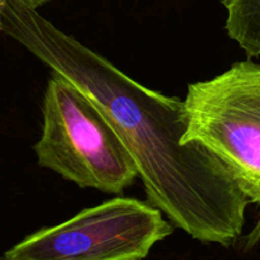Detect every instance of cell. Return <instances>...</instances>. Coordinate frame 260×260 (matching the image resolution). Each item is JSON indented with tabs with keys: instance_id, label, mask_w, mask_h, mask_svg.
Returning <instances> with one entry per match:
<instances>
[{
	"instance_id": "6da1fadb",
	"label": "cell",
	"mask_w": 260,
	"mask_h": 260,
	"mask_svg": "<svg viewBox=\"0 0 260 260\" xmlns=\"http://www.w3.org/2000/svg\"><path fill=\"white\" fill-rule=\"evenodd\" d=\"M2 30L85 94L134 159L147 201L196 240L230 246L250 200L198 142L183 145L184 102L141 85L19 0H0Z\"/></svg>"
},
{
	"instance_id": "7a4b0ae2",
	"label": "cell",
	"mask_w": 260,
	"mask_h": 260,
	"mask_svg": "<svg viewBox=\"0 0 260 260\" xmlns=\"http://www.w3.org/2000/svg\"><path fill=\"white\" fill-rule=\"evenodd\" d=\"M38 164L81 188L122 194L139 170L98 107L58 74H51L43 98Z\"/></svg>"
},
{
	"instance_id": "8992f818",
	"label": "cell",
	"mask_w": 260,
	"mask_h": 260,
	"mask_svg": "<svg viewBox=\"0 0 260 260\" xmlns=\"http://www.w3.org/2000/svg\"><path fill=\"white\" fill-rule=\"evenodd\" d=\"M20 3H23L24 5H27L28 8H30V9H35L37 10L38 7H41V5L46 4V3L51 2V0H19Z\"/></svg>"
},
{
	"instance_id": "52a82bcc",
	"label": "cell",
	"mask_w": 260,
	"mask_h": 260,
	"mask_svg": "<svg viewBox=\"0 0 260 260\" xmlns=\"http://www.w3.org/2000/svg\"><path fill=\"white\" fill-rule=\"evenodd\" d=\"M0 30H2V3H0Z\"/></svg>"
},
{
	"instance_id": "5b68a950",
	"label": "cell",
	"mask_w": 260,
	"mask_h": 260,
	"mask_svg": "<svg viewBox=\"0 0 260 260\" xmlns=\"http://www.w3.org/2000/svg\"><path fill=\"white\" fill-rule=\"evenodd\" d=\"M228 10L226 30L248 58L260 56V0H222Z\"/></svg>"
},
{
	"instance_id": "277c9868",
	"label": "cell",
	"mask_w": 260,
	"mask_h": 260,
	"mask_svg": "<svg viewBox=\"0 0 260 260\" xmlns=\"http://www.w3.org/2000/svg\"><path fill=\"white\" fill-rule=\"evenodd\" d=\"M173 230L149 202L118 197L30 234L0 260H144Z\"/></svg>"
},
{
	"instance_id": "3957f363",
	"label": "cell",
	"mask_w": 260,
	"mask_h": 260,
	"mask_svg": "<svg viewBox=\"0 0 260 260\" xmlns=\"http://www.w3.org/2000/svg\"><path fill=\"white\" fill-rule=\"evenodd\" d=\"M182 144L198 142L229 168L251 203L259 207L245 249L260 243V63L235 62L213 79L189 84Z\"/></svg>"
}]
</instances>
